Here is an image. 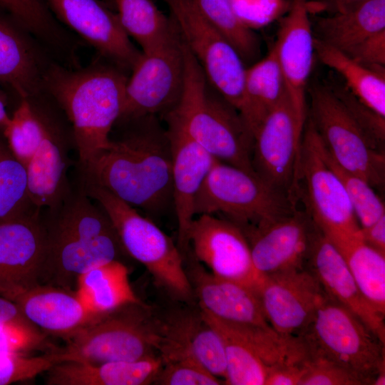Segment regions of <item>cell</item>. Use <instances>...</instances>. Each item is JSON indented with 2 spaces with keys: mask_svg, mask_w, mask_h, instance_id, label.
<instances>
[{
  "mask_svg": "<svg viewBox=\"0 0 385 385\" xmlns=\"http://www.w3.org/2000/svg\"><path fill=\"white\" fill-rule=\"evenodd\" d=\"M124 129L110 136L107 148L79 179L102 187L152 219L173 210L172 151L159 118L118 120Z\"/></svg>",
  "mask_w": 385,
  "mask_h": 385,
  "instance_id": "6da1fadb",
  "label": "cell"
},
{
  "mask_svg": "<svg viewBox=\"0 0 385 385\" xmlns=\"http://www.w3.org/2000/svg\"><path fill=\"white\" fill-rule=\"evenodd\" d=\"M41 215L45 235L41 284L75 291L79 275L126 254L108 216L78 180Z\"/></svg>",
  "mask_w": 385,
  "mask_h": 385,
  "instance_id": "7a4b0ae2",
  "label": "cell"
},
{
  "mask_svg": "<svg viewBox=\"0 0 385 385\" xmlns=\"http://www.w3.org/2000/svg\"><path fill=\"white\" fill-rule=\"evenodd\" d=\"M127 79L125 71L111 62H96L77 69L51 63L47 70L43 91L71 125L78 171L107 148L122 112Z\"/></svg>",
  "mask_w": 385,
  "mask_h": 385,
  "instance_id": "3957f363",
  "label": "cell"
},
{
  "mask_svg": "<svg viewBox=\"0 0 385 385\" xmlns=\"http://www.w3.org/2000/svg\"><path fill=\"white\" fill-rule=\"evenodd\" d=\"M183 48V91L163 117L166 124L180 129L216 160L255 173L252 134L239 111L211 86L184 41Z\"/></svg>",
  "mask_w": 385,
  "mask_h": 385,
  "instance_id": "277c9868",
  "label": "cell"
},
{
  "mask_svg": "<svg viewBox=\"0 0 385 385\" xmlns=\"http://www.w3.org/2000/svg\"><path fill=\"white\" fill-rule=\"evenodd\" d=\"M78 181L108 216L126 254L141 263L174 300L197 304L177 243L152 219L106 189Z\"/></svg>",
  "mask_w": 385,
  "mask_h": 385,
  "instance_id": "5b68a950",
  "label": "cell"
},
{
  "mask_svg": "<svg viewBox=\"0 0 385 385\" xmlns=\"http://www.w3.org/2000/svg\"><path fill=\"white\" fill-rule=\"evenodd\" d=\"M297 204L256 173L216 160L196 195L194 212L225 218L246 235L292 213Z\"/></svg>",
  "mask_w": 385,
  "mask_h": 385,
  "instance_id": "8992f818",
  "label": "cell"
},
{
  "mask_svg": "<svg viewBox=\"0 0 385 385\" xmlns=\"http://www.w3.org/2000/svg\"><path fill=\"white\" fill-rule=\"evenodd\" d=\"M297 336L309 359L339 365L365 385H371L385 369V343L351 310L327 294Z\"/></svg>",
  "mask_w": 385,
  "mask_h": 385,
  "instance_id": "52a82bcc",
  "label": "cell"
},
{
  "mask_svg": "<svg viewBox=\"0 0 385 385\" xmlns=\"http://www.w3.org/2000/svg\"><path fill=\"white\" fill-rule=\"evenodd\" d=\"M158 340L154 309L140 301L95 317L58 350L67 361H136L158 355Z\"/></svg>",
  "mask_w": 385,
  "mask_h": 385,
  "instance_id": "ba28073f",
  "label": "cell"
},
{
  "mask_svg": "<svg viewBox=\"0 0 385 385\" xmlns=\"http://www.w3.org/2000/svg\"><path fill=\"white\" fill-rule=\"evenodd\" d=\"M293 195L331 240L361 235V228L342 183L329 165L314 125L306 120Z\"/></svg>",
  "mask_w": 385,
  "mask_h": 385,
  "instance_id": "9c48e42d",
  "label": "cell"
},
{
  "mask_svg": "<svg viewBox=\"0 0 385 385\" xmlns=\"http://www.w3.org/2000/svg\"><path fill=\"white\" fill-rule=\"evenodd\" d=\"M309 119L338 165L364 178L377 192L384 190V148L366 134L329 85L312 88Z\"/></svg>",
  "mask_w": 385,
  "mask_h": 385,
  "instance_id": "30bf717a",
  "label": "cell"
},
{
  "mask_svg": "<svg viewBox=\"0 0 385 385\" xmlns=\"http://www.w3.org/2000/svg\"><path fill=\"white\" fill-rule=\"evenodd\" d=\"M131 72L118 120L164 117L175 107L181 96L185 74L183 41L175 24L163 40L141 51Z\"/></svg>",
  "mask_w": 385,
  "mask_h": 385,
  "instance_id": "8fae6325",
  "label": "cell"
},
{
  "mask_svg": "<svg viewBox=\"0 0 385 385\" xmlns=\"http://www.w3.org/2000/svg\"><path fill=\"white\" fill-rule=\"evenodd\" d=\"M163 1L211 86L239 111L247 68L237 50L205 16L197 0Z\"/></svg>",
  "mask_w": 385,
  "mask_h": 385,
  "instance_id": "7c38bea8",
  "label": "cell"
},
{
  "mask_svg": "<svg viewBox=\"0 0 385 385\" xmlns=\"http://www.w3.org/2000/svg\"><path fill=\"white\" fill-rule=\"evenodd\" d=\"M304 125L287 93L254 134V172L271 186L294 198L293 186Z\"/></svg>",
  "mask_w": 385,
  "mask_h": 385,
  "instance_id": "4fadbf2b",
  "label": "cell"
},
{
  "mask_svg": "<svg viewBox=\"0 0 385 385\" xmlns=\"http://www.w3.org/2000/svg\"><path fill=\"white\" fill-rule=\"evenodd\" d=\"M188 240L194 257L210 272L257 292L262 276L254 266L249 242L239 227L218 216L200 215L193 219Z\"/></svg>",
  "mask_w": 385,
  "mask_h": 385,
  "instance_id": "5bb4252c",
  "label": "cell"
},
{
  "mask_svg": "<svg viewBox=\"0 0 385 385\" xmlns=\"http://www.w3.org/2000/svg\"><path fill=\"white\" fill-rule=\"evenodd\" d=\"M56 19L76 32L101 56L130 71L141 51L124 31L116 12L102 0H45Z\"/></svg>",
  "mask_w": 385,
  "mask_h": 385,
  "instance_id": "9a60e30c",
  "label": "cell"
},
{
  "mask_svg": "<svg viewBox=\"0 0 385 385\" xmlns=\"http://www.w3.org/2000/svg\"><path fill=\"white\" fill-rule=\"evenodd\" d=\"M257 292L270 327L287 336L304 329L326 296L306 267L262 276Z\"/></svg>",
  "mask_w": 385,
  "mask_h": 385,
  "instance_id": "2e32d148",
  "label": "cell"
},
{
  "mask_svg": "<svg viewBox=\"0 0 385 385\" xmlns=\"http://www.w3.org/2000/svg\"><path fill=\"white\" fill-rule=\"evenodd\" d=\"M197 304L167 314L155 311L158 330V353L163 364L194 359L210 372L224 381L226 363L220 336L203 318Z\"/></svg>",
  "mask_w": 385,
  "mask_h": 385,
  "instance_id": "e0dca14e",
  "label": "cell"
},
{
  "mask_svg": "<svg viewBox=\"0 0 385 385\" xmlns=\"http://www.w3.org/2000/svg\"><path fill=\"white\" fill-rule=\"evenodd\" d=\"M41 212L0 224V294L10 299L41 284L45 252Z\"/></svg>",
  "mask_w": 385,
  "mask_h": 385,
  "instance_id": "ac0fdd59",
  "label": "cell"
},
{
  "mask_svg": "<svg viewBox=\"0 0 385 385\" xmlns=\"http://www.w3.org/2000/svg\"><path fill=\"white\" fill-rule=\"evenodd\" d=\"M316 225L298 207L247 235L252 262L262 276L305 268Z\"/></svg>",
  "mask_w": 385,
  "mask_h": 385,
  "instance_id": "d6986e66",
  "label": "cell"
},
{
  "mask_svg": "<svg viewBox=\"0 0 385 385\" xmlns=\"http://www.w3.org/2000/svg\"><path fill=\"white\" fill-rule=\"evenodd\" d=\"M309 0H292L273 46L286 90L301 120H307L306 88L314 53Z\"/></svg>",
  "mask_w": 385,
  "mask_h": 385,
  "instance_id": "ffe728a7",
  "label": "cell"
},
{
  "mask_svg": "<svg viewBox=\"0 0 385 385\" xmlns=\"http://www.w3.org/2000/svg\"><path fill=\"white\" fill-rule=\"evenodd\" d=\"M183 257L200 309L228 322L270 327L255 289L215 275L194 257L190 247Z\"/></svg>",
  "mask_w": 385,
  "mask_h": 385,
  "instance_id": "44dd1931",
  "label": "cell"
},
{
  "mask_svg": "<svg viewBox=\"0 0 385 385\" xmlns=\"http://www.w3.org/2000/svg\"><path fill=\"white\" fill-rule=\"evenodd\" d=\"M34 36L0 8V84L19 99L38 96L51 63Z\"/></svg>",
  "mask_w": 385,
  "mask_h": 385,
  "instance_id": "7402d4cb",
  "label": "cell"
},
{
  "mask_svg": "<svg viewBox=\"0 0 385 385\" xmlns=\"http://www.w3.org/2000/svg\"><path fill=\"white\" fill-rule=\"evenodd\" d=\"M305 267L329 297L351 310L385 343L384 317L362 295L340 252L317 225Z\"/></svg>",
  "mask_w": 385,
  "mask_h": 385,
  "instance_id": "603a6c76",
  "label": "cell"
},
{
  "mask_svg": "<svg viewBox=\"0 0 385 385\" xmlns=\"http://www.w3.org/2000/svg\"><path fill=\"white\" fill-rule=\"evenodd\" d=\"M172 151L173 210L177 245L182 255L189 248L188 232L195 218L196 195L216 159L177 127L167 124Z\"/></svg>",
  "mask_w": 385,
  "mask_h": 385,
  "instance_id": "cb8c5ba5",
  "label": "cell"
},
{
  "mask_svg": "<svg viewBox=\"0 0 385 385\" xmlns=\"http://www.w3.org/2000/svg\"><path fill=\"white\" fill-rule=\"evenodd\" d=\"M27 319L43 332L66 340L95 317L81 303L75 291L39 284L12 299Z\"/></svg>",
  "mask_w": 385,
  "mask_h": 385,
  "instance_id": "d4e9b609",
  "label": "cell"
},
{
  "mask_svg": "<svg viewBox=\"0 0 385 385\" xmlns=\"http://www.w3.org/2000/svg\"><path fill=\"white\" fill-rule=\"evenodd\" d=\"M68 147L60 127L48 115L42 142L26 166L30 196L39 210L56 207L71 188Z\"/></svg>",
  "mask_w": 385,
  "mask_h": 385,
  "instance_id": "484cf974",
  "label": "cell"
},
{
  "mask_svg": "<svg viewBox=\"0 0 385 385\" xmlns=\"http://www.w3.org/2000/svg\"><path fill=\"white\" fill-rule=\"evenodd\" d=\"M163 366L159 355L136 361H61L46 371L48 385H146Z\"/></svg>",
  "mask_w": 385,
  "mask_h": 385,
  "instance_id": "4316f807",
  "label": "cell"
},
{
  "mask_svg": "<svg viewBox=\"0 0 385 385\" xmlns=\"http://www.w3.org/2000/svg\"><path fill=\"white\" fill-rule=\"evenodd\" d=\"M75 292L84 308L95 317L141 301L130 285L127 267L120 260L96 266L79 275Z\"/></svg>",
  "mask_w": 385,
  "mask_h": 385,
  "instance_id": "83f0119b",
  "label": "cell"
},
{
  "mask_svg": "<svg viewBox=\"0 0 385 385\" xmlns=\"http://www.w3.org/2000/svg\"><path fill=\"white\" fill-rule=\"evenodd\" d=\"M274 49L246 68L242 102L239 111L253 135L267 115L287 93Z\"/></svg>",
  "mask_w": 385,
  "mask_h": 385,
  "instance_id": "f1b7e54d",
  "label": "cell"
},
{
  "mask_svg": "<svg viewBox=\"0 0 385 385\" xmlns=\"http://www.w3.org/2000/svg\"><path fill=\"white\" fill-rule=\"evenodd\" d=\"M319 40L349 53L364 40L385 30V0H366L344 13L319 18Z\"/></svg>",
  "mask_w": 385,
  "mask_h": 385,
  "instance_id": "f546056e",
  "label": "cell"
},
{
  "mask_svg": "<svg viewBox=\"0 0 385 385\" xmlns=\"http://www.w3.org/2000/svg\"><path fill=\"white\" fill-rule=\"evenodd\" d=\"M314 53L327 66L337 72L345 86L361 102L385 117V72L366 66L317 38Z\"/></svg>",
  "mask_w": 385,
  "mask_h": 385,
  "instance_id": "4dcf8cb0",
  "label": "cell"
},
{
  "mask_svg": "<svg viewBox=\"0 0 385 385\" xmlns=\"http://www.w3.org/2000/svg\"><path fill=\"white\" fill-rule=\"evenodd\" d=\"M331 241L344 259L362 295L385 317V254L365 243L361 235Z\"/></svg>",
  "mask_w": 385,
  "mask_h": 385,
  "instance_id": "1f68e13d",
  "label": "cell"
},
{
  "mask_svg": "<svg viewBox=\"0 0 385 385\" xmlns=\"http://www.w3.org/2000/svg\"><path fill=\"white\" fill-rule=\"evenodd\" d=\"M200 310L222 342L226 363L224 384L265 385L268 368L252 347L223 320Z\"/></svg>",
  "mask_w": 385,
  "mask_h": 385,
  "instance_id": "d6a6232c",
  "label": "cell"
},
{
  "mask_svg": "<svg viewBox=\"0 0 385 385\" xmlns=\"http://www.w3.org/2000/svg\"><path fill=\"white\" fill-rule=\"evenodd\" d=\"M224 322L247 342L267 368L304 363L309 359L298 336L283 335L271 327Z\"/></svg>",
  "mask_w": 385,
  "mask_h": 385,
  "instance_id": "836d02e7",
  "label": "cell"
},
{
  "mask_svg": "<svg viewBox=\"0 0 385 385\" xmlns=\"http://www.w3.org/2000/svg\"><path fill=\"white\" fill-rule=\"evenodd\" d=\"M40 210L30 196L26 167L0 139V224Z\"/></svg>",
  "mask_w": 385,
  "mask_h": 385,
  "instance_id": "e575fe53",
  "label": "cell"
},
{
  "mask_svg": "<svg viewBox=\"0 0 385 385\" xmlns=\"http://www.w3.org/2000/svg\"><path fill=\"white\" fill-rule=\"evenodd\" d=\"M115 12L122 28L142 51L159 43L173 30L175 23L151 0H115Z\"/></svg>",
  "mask_w": 385,
  "mask_h": 385,
  "instance_id": "d590c367",
  "label": "cell"
},
{
  "mask_svg": "<svg viewBox=\"0 0 385 385\" xmlns=\"http://www.w3.org/2000/svg\"><path fill=\"white\" fill-rule=\"evenodd\" d=\"M48 118L36 97L21 98L2 131L9 150L25 166L42 142Z\"/></svg>",
  "mask_w": 385,
  "mask_h": 385,
  "instance_id": "8d00e7d4",
  "label": "cell"
},
{
  "mask_svg": "<svg viewBox=\"0 0 385 385\" xmlns=\"http://www.w3.org/2000/svg\"><path fill=\"white\" fill-rule=\"evenodd\" d=\"M210 21L237 50L242 59L254 60L260 52L254 31L236 12L231 0H197Z\"/></svg>",
  "mask_w": 385,
  "mask_h": 385,
  "instance_id": "74e56055",
  "label": "cell"
},
{
  "mask_svg": "<svg viewBox=\"0 0 385 385\" xmlns=\"http://www.w3.org/2000/svg\"><path fill=\"white\" fill-rule=\"evenodd\" d=\"M324 152L329 165L344 185L360 228L369 226L384 215L385 205L380 194L364 178L338 165L325 147Z\"/></svg>",
  "mask_w": 385,
  "mask_h": 385,
  "instance_id": "f35d334b",
  "label": "cell"
},
{
  "mask_svg": "<svg viewBox=\"0 0 385 385\" xmlns=\"http://www.w3.org/2000/svg\"><path fill=\"white\" fill-rule=\"evenodd\" d=\"M66 360L65 354L58 348L35 356L20 353H0V385L31 379Z\"/></svg>",
  "mask_w": 385,
  "mask_h": 385,
  "instance_id": "ab89813d",
  "label": "cell"
},
{
  "mask_svg": "<svg viewBox=\"0 0 385 385\" xmlns=\"http://www.w3.org/2000/svg\"><path fill=\"white\" fill-rule=\"evenodd\" d=\"M161 385H219L223 380L210 372L194 359H183L163 364L153 383Z\"/></svg>",
  "mask_w": 385,
  "mask_h": 385,
  "instance_id": "60d3db41",
  "label": "cell"
},
{
  "mask_svg": "<svg viewBox=\"0 0 385 385\" xmlns=\"http://www.w3.org/2000/svg\"><path fill=\"white\" fill-rule=\"evenodd\" d=\"M329 86L366 134L379 145L384 148L385 117L361 102L345 85L331 83Z\"/></svg>",
  "mask_w": 385,
  "mask_h": 385,
  "instance_id": "b9f144b4",
  "label": "cell"
},
{
  "mask_svg": "<svg viewBox=\"0 0 385 385\" xmlns=\"http://www.w3.org/2000/svg\"><path fill=\"white\" fill-rule=\"evenodd\" d=\"M46 345V334L37 327L0 326V353L24 354Z\"/></svg>",
  "mask_w": 385,
  "mask_h": 385,
  "instance_id": "7bdbcfd3",
  "label": "cell"
},
{
  "mask_svg": "<svg viewBox=\"0 0 385 385\" xmlns=\"http://www.w3.org/2000/svg\"><path fill=\"white\" fill-rule=\"evenodd\" d=\"M300 385H365L364 381L332 362L309 358Z\"/></svg>",
  "mask_w": 385,
  "mask_h": 385,
  "instance_id": "ee69618b",
  "label": "cell"
},
{
  "mask_svg": "<svg viewBox=\"0 0 385 385\" xmlns=\"http://www.w3.org/2000/svg\"><path fill=\"white\" fill-rule=\"evenodd\" d=\"M346 54L366 66L384 70L385 30L368 37Z\"/></svg>",
  "mask_w": 385,
  "mask_h": 385,
  "instance_id": "f6af8a7d",
  "label": "cell"
},
{
  "mask_svg": "<svg viewBox=\"0 0 385 385\" xmlns=\"http://www.w3.org/2000/svg\"><path fill=\"white\" fill-rule=\"evenodd\" d=\"M307 361L268 368L265 385H300L307 372Z\"/></svg>",
  "mask_w": 385,
  "mask_h": 385,
  "instance_id": "bcb514c9",
  "label": "cell"
},
{
  "mask_svg": "<svg viewBox=\"0 0 385 385\" xmlns=\"http://www.w3.org/2000/svg\"><path fill=\"white\" fill-rule=\"evenodd\" d=\"M6 324L36 327L27 319L16 302L0 294V326Z\"/></svg>",
  "mask_w": 385,
  "mask_h": 385,
  "instance_id": "7dc6e473",
  "label": "cell"
},
{
  "mask_svg": "<svg viewBox=\"0 0 385 385\" xmlns=\"http://www.w3.org/2000/svg\"><path fill=\"white\" fill-rule=\"evenodd\" d=\"M361 235L365 243L385 254V215L369 226L361 228Z\"/></svg>",
  "mask_w": 385,
  "mask_h": 385,
  "instance_id": "c3c4849f",
  "label": "cell"
},
{
  "mask_svg": "<svg viewBox=\"0 0 385 385\" xmlns=\"http://www.w3.org/2000/svg\"><path fill=\"white\" fill-rule=\"evenodd\" d=\"M321 4L329 8L334 14L344 13L357 7L366 0H319Z\"/></svg>",
  "mask_w": 385,
  "mask_h": 385,
  "instance_id": "681fc988",
  "label": "cell"
},
{
  "mask_svg": "<svg viewBox=\"0 0 385 385\" xmlns=\"http://www.w3.org/2000/svg\"><path fill=\"white\" fill-rule=\"evenodd\" d=\"M6 103L5 96L0 91V130L2 132L8 125L10 117L6 109Z\"/></svg>",
  "mask_w": 385,
  "mask_h": 385,
  "instance_id": "f907efd6",
  "label": "cell"
},
{
  "mask_svg": "<svg viewBox=\"0 0 385 385\" xmlns=\"http://www.w3.org/2000/svg\"><path fill=\"white\" fill-rule=\"evenodd\" d=\"M105 2L111 9L115 11V0H102Z\"/></svg>",
  "mask_w": 385,
  "mask_h": 385,
  "instance_id": "816d5d0a",
  "label": "cell"
}]
</instances>
